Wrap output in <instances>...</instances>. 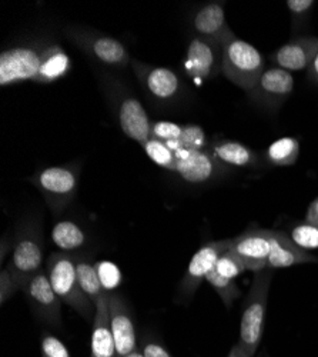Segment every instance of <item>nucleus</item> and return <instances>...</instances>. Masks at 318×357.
Wrapping results in <instances>:
<instances>
[{
    "label": "nucleus",
    "instance_id": "1",
    "mask_svg": "<svg viewBox=\"0 0 318 357\" xmlns=\"http://www.w3.org/2000/svg\"><path fill=\"white\" fill-rule=\"evenodd\" d=\"M46 273L62 303L76 310L86 320H95L96 305L86 296L79 283L72 253H51L46 263Z\"/></svg>",
    "mask_w": 318,
    "mask_h": 357
},
{
    "label": "nucleus",
    "instance_id": "2",
    "mask_svg": "<svg viewBox=\"0 0 318 357\" xmlns=\"http://www.w3.org/2000/svg\"><path fill=\"white\" fill-rule=\"evenodd\" d=\"M271 279V269L254 273V279L244 303L237 346L250 357H253V354L257 351V347L263 337Z\"/></svg>",
    "mask_w": 318,
    "mask_h": 357
},
{
    "label": "nucleus",
    "instance_id": "3",
    "mask_svg": "<svg viewBox=\"0 0 318 357\" xmlns=\"http://www.w3.org/2000/svg\"><path fill=\"white\" fill-rule=\"evenodd\" d=\"M45 243L36 222H22L17 226L13 250L6 269L17 282L20 290L43 271Z\"/></svg>",
    "mask_w": 318,
    "mask_h": 357
},
{
    "label": "nucleus",
    "instance_id": "4",
    "mask_svg": "<svg viewBox=\"0 0 318 357\" xmlns=\"http://www.w3.org/2000/svg\"><path fill=\"white\" fill-rule=\"evenodd\" d=\"M264 70L263 54L250 43L236 36L223 46L221 73L247 93Z\"/></svg>",
    "mask_w": 318,
    "mask_h": 357
},
{
    "label": "nucleus",
    "instance_id": "5",
    "mask_svg": "<svg viewBox=\"0 0 318 357\" xmlns=\"http://www.w3.org/2000/svg\"><path fill=\"white\" fill-rule=\"evenodd\" d=\"M79 178V166L62 165L42 169L32 177V182L43 195L51 213L61 216L76 197Z\"/></svg>",
    "mask_w": 318,
    "mask_h": 357
},
{
    "label": "nucleus",
    "instance_id": "6",
    "mask_svg": "<svg viewBox=\"0 0 318 357\" xmlns=\"http://www.w3.org/2000/svg\"><path fill=\"white\" fill-rule=\"evenodd\" d=\"M65 35L99 63L113 68H125L132 63L130 54L125 45L113 36L83 27H67Z\"/></svg>",
    "mask_w": 318,
    "mask_h": 357
},
{
    "label": "nucleus",
    "instance_id": "7",
    "mask_svg": "<svg viewBox=\"0 0 318 357\" xmlns=\"http://www.w3.org/2000/svg\"><path fill=\"white\" fill-rule=\"evenodd\" d=\"M109 87V95L113 96V107L123 133L140 144L146 143L152 137V122L146 110L120 84L110 83Z\"/></svg>",
    "mask_w": 318,
    "mask_h": 357
},
{
    "label": "nucleus",
    "instance_id": "8",
    "mask_svg": "<svg viewBox=\"0 0 318 357\" xmlns=\"http://www.w3.org/2000/svg\"><path fill=\"white\" fill-rule=\"evenodd\" d=\"M45 46H19L0 54V84L3 87L17 82L35 80L42 62Z\"/></svg>",
    "mask_w": 318,
    "mask_h": 357
},
{
    "label": "nucleus",
    "instance_id": "9",
    "mask_svg": "<svg viewBox=\"0 0 318 357\" xmlns=\"http://www.w3.org/2000/svg\"><path fill=\"white\" fill-rule=\"evenodd\" d=\"M35 316L45 324L61 327L62 301L51 287L46 269L39 272L23 289Z\"/></svg>",
    "mask_w": 318,
    "mask_h": 357
},
{
    "label": "nucleus",
    "instance_id": "10",
    "mask_svg": "<svg viewBox=\"0 0 318 357\" xmlns=\"http://www.w3.org/2000/svg\"><path fill=\"white\" fill-rule=\"evenodd\" d=\"M273 246V230L248 229L233 237L230 250L241 259L246 269L254 273L267 269L269 256Z\"/></svg>",
    "mask_w": 318,
    "mask_h": 357
},
{
    "label": "nucleus",
    "instance_id": "11",
    "mask_svg": "<svg viewBox=\"0 0 318 357\" xmlns=\"http://www.w3.org/2000/svg\"><path fill=\"white\" fill-rule=\"evenodd\" d=\"M231 242H233V239L210 242L205 246H201L194 253L189 263L187 272L184 273L179 284V294L182 299H191L197 289L200 287L201 282L206 280V276L216 267L218 257L230 249Z\"/></svg>",
    "mask_w": 318,
    "mask_h": 357
},
{
    "label": "nucleus",
    "instance_id": "12",
    "mask_svg": "<svg viewBox=\"0 0 318 357\" xmlns=\"http://www.w3.org/2000/svg\"><path fill=\"white\" fill-rule=\"evenodd\" d=\"M132 68L144 91L154 100L160 103H170L180 96L183 83L175 70L150 66L140 61H132Z\"/></svg>",
    "mask_w": 318,
    "mask_h": 357
},
{
    "label": "nucleus",
    "instance_id": "13",
    "mask_svg": "<svg viewBox=\"0 0 318 357\" xmlns=\"http://www.w3.org/2000/svg\"><path fill=\"white\" fill-rule=\"evenodd\" d=\"M294 91V77L290 72L271 66L263 72L258 82L247 93L257 103L270 109L281 106Z\"/></svg>",
    "mask_w": 318,
    "mask_h": 357
},
{
    "label": "nucleus",
    "instance_id": "14",
    "mask_svg": "<svg viewBox=\"0 0 318 357\" xmlns=\"http://www.w3.org/2000/svg\"><path fill=\"white\" fill-rule=\"evenodd\" d=\"M221 61H223V47L193 36L189 42L186 59H184V70L187 76L198 80H207L216 77L221 73Z\"/></svg>",
    "mask_w": 318,
    "mask_h": 357
},
{
    "label": "nucleus",
    "instance_id": "15",
    "mask_svg": "<svg viewBox=\"0 0 318 357\" xmlns=\"http://www.w3.org/2000/svg\"><path fill=\"white\" fill-rule=\"evenodd\" d=\"M107 302L110 326L114 336L116 347H118L119 357H123L132 353L133 350L138 349L134 320L127 303L119 293L109 291Z\"/></svg>",
    "mask_w": 318,
    "mask_h": 357
},
{
    "label": "nucleus",
    "instance_id": "16",
    "mask_svg": "<svg viewBox=\"0 0 318 357\" xmlns=\"http://www.w3.org/2000/svg\"><path fill=\"white\" fill-rule=\"evenodd\" d=\"M176 173H179L187 183H207L223 170L221 163L210 153L209 149H205V151L182 149V151L176 152Z\"/></svg>",
    "mask_w": 318,
    "mask_h": 357
},
{
    "label": "nucleus",
    "instance_id": "17",
    "mask_svg": "<svg viewBox=\"0 0 318 357\" xmlns=\"http://www.w3.org/2000/svg\"><path fill=\"white\" fill-rule=\"evenodd\" d=\"M191 29L194 36L213 42L218 46H224L236 35L231 32V29L225 20V12L220 3H207L193 16Z\"/></svg>",
    "mask_w": 318,
    "mask_h": 357
},
{
    "label": "nucleus",
    "instance_id": "18",
    "mask_svg": "<svg viewBox=\"0 0 318 357\" xmlns=\"http://www.w3.org/2000/svg\"><path fill=\"white\" fill-rule=\"evenodd\" d=\"M317 54L318 38H299L278 47L271 56V62L274 66L290 73L308 70Z\"/></svg>",
    "mask_w": 318,
    "mask_h": 357
},
{
    "label": "nucleus",
    "instance_id": "19",
    "mask_svg": "<svg viewBox=\"0 0 318 357\" xmlns=\"http://www.w3.org/2000/svg\"><path fill=\"white\" fill-rule=\"evenodd\" d=\"M303 263H318V257L299 248L287 233L273 230V246L267 269H285Z\"/></svg>",
    "mask_w": 318,
    "mask_h": 357
},
{
    "label": "nucleus",
    "instance_id": "20",
    "mask_svg": "<svg viewBox=\"0 0 318 357\" xmlns=\"http://www.w3.org/2000/svg\"><path fill=\"white\" fill-rule=\"evenodd\" d=\"M109 294V291H107ZM107 294L96 303V316L92 331V354L90 357H119L109 317Z\"/></svg>",
    "mask_w": 318,
    "mask_h": 357
},
{
    "label": "nucleus",
    "instance_id": "21",
    "mask_svg": "<svg viewBox=\"0 0 318 357\" xmlns=\"http://www.w3.org/2000/svg\"><path fill=\"white\" fill-rule=\"evenodd\" d=\"M210 153L221 163L236 167L258 165V156L246 144L236 140H220L209 147Z\"/></svg>",
    "mask_w": 318,
    "mask_h": 357
},
{
    "label": "nucleus",
    "instance_id": "22",
    "mask_svg": "<svg viewBox=\"0 0 318 357\" xmlns=\"http://www.w3.org/2000/svg\"><path fill=\"white\" fill-rule=\"evenodd\" d=\"M70 57L59 45H50L45 46L40 69L33 80L35 83L49 84L57 79L63 77L70 70Z\"/></svg>",
    "mask_w": 318,
    "mask_h": 357
},
{
    "label": "nucleus",
    "instance_id": "23",
    "mask_svg": "<svg viewBox=\"0 0 318 357\" xmlns=\"http://www.w3.org/2000/svg\"><path fill=\"white\" fill-rule=\"evenodd\" d=\"M72 255L74 259L79 283L83 291L86 293V296H88L89 299L96 305L109 291L103 286V282L97 272V267L95 266V263L88 255H83V253H72Z\"/></svg>",
    "mask_w": 318,
    "mask_h": 357
},
{
    "label": "nucleus",
    "instance_id": "24",
    "mask_svg": "<svg viewBox=\"0 0 318 357\" xmlns=\"http://www.w3.org/2000/svg\"><path fill=\"white\" fill-rule=\"evenodd\" d=\"M51 241L62 252L72 253L88 243V234L73 220L57 222L51 230Z\"/></svg>",
    "mask_w": 318,
    "mask_h": 357
},
{
    "label": "nucleus",
    "instance_id": "25",
    "mask_svg": "<svg viewBox=\"0 0 318 357\" xmlns=\"http://www.w3.org/2000/svg\"><path fill=\"white\" fill-rule=\"evenodd\" d=\"M300 155V143L296 137H281L271 143L266 158L273 166H293Z\"/></svg>",
    "mask_w": 318,
    "mask_h": 357
},
{
    "label": "nucleus",
    "instance_id": "26",
    "mask_svg": "<svg viewBox=\"0 0 318 357\" xmlns=\"http://www.w3.org/2000/svg\"><path fill=\"white\" fill-rule=\"evenodd\" d=\"M144 152H146V155L160 167L166 169V170H170V172H176V165H177V156H176V152L173 151V149L161 142V140H157L154 137H150L146 143L141 144Z\"/></svg>",
    "mask_w": 318,
    "mask_h": 357
},
{
    "label": "nucleus",
    "instance_id": "27",
    "mask_svg": "<svg viewBox=\"0 0 318 357\" xmlns=\"http://www.w3.org/2000/svg\"><path fill=\"white\" fill-rule=\"evenodd\" d=\"M288 236L299 248L304 250L318 249V225L307 220L299 222L292 227Z\"/></svg>",
    "mask_w": 318,
    "mask_h": 357
},
{
    "label": "nucleus",
    "instance_id": "28",
    "mask_svg": "<svg viewBox=\"0 0 318 357\" xmlns=\"http://www.w3.org/2000/svg\"><path fill=\"white\" fill-rule=\"evenodd\" d=\"M206 280L210 283V286L217 291V294L221 297L223 303L230 307L231 303L234 302V299L240 296V289L236 284L234 280L231 279H225L223 276H220L216 269H213L207 276Z\"/></svg>",
    "mask_w": 318,
    "mask_h": 357
},
{
    "label": "nucleus",
    "instance_id": "29",
    "mask_svg": "<svg viewBox=\"0 0 318 357\" xmlns=\"http://www.w3.org/2000/svg\"><path fill=\"white\" fill-rule=\"evenodd\" d=\"M214 269L220 276H223L225 279H231V280L237 279L247 271L241 259L239 256H236L230 249L218 257Z\"/></svg>",
    "mask_w": 318,
    "mask_h": 357
},
{
    "label": "nucleus",
    "instance_id": "30",
    "mask_svg": "<svg viewBox=\"0 0 318 357\" xmlns=\"http://www.w3.org/2000/svg\"><path fill=\"white\" fill-rule=\"evenodd\" d=\"M168 146L175 152L182 151V149H186V151H205L206 135L203 129L198 126H184V133L180 142Z\"/></svg>",
    "mask_w": 318,
    "mask_h": 357
},
{
    "label": "nucleus",
    "instance_id": "31",
    "mask_svg": "<svg viewBox=\"0 0 318 357\" xmlns=\"http://www.w3.org/2000/svg\"><path fill=\"white\" fill-rule=\"evenodd\" d=\"M184 133V126L173 122H152V137L161 140L167 144H175L180 142Z\"/></svg>",
    "mask_w": 318,
    "mask_h": 357
},
{
    "label": "nucleus",
    "instance_id": "32",
    "mask_svg": "<svg viewBox=\"0 0 318 357\" xmlns=\"http://www.w3.org/2000/svg\"><path fill=\"white\" fill-rule=\"evenodd\" d=\"M40 351L42 357H70L67 347L56 336L47 332L42 333Z\"/></svg>",
    "mask_w": 318,
    "mask_h": 357
},
{
    "label": "nucleus",
    "instance_id": "33",
    "mask_svg": "<svg viewBox=\"0 0 318 357\" xmlns=\"http://www.w3.org/2000/svg\"><path fill=\"white\" fill-rule=\"evenodd\" d=\"M17 290H20L17 282L5 267L0 273V302L2 305H5Z\"/></svg>",
    "mask_w": 318,
    "mask_h": 357
},
{
    "label": "nucleus",
    "instance_id": "34",
    "mask_svg": "<svg viewBox=\"0 0 318 357\" xmlns=\"http://www.w3.org/2000/svg\"><path fill=\"white\" fill-rule=\"evenodd\" d=\"M138 347L144 357H173L160 342L152 337H143Z\"/></svg>",
    "mask_w": 318,
    "mask_h": 357
},
{
    "label": "nucleus",
    "instance_id": "35",
    "mask_svg": "<svg viewBox=\"0 0 318 357\" xmlns=\"http://www.w3.org/2000/svg\"><path fill=\"white\" fill-rule=\"evenodd\" d=\"M288 10H290L292 16H293V20H304L308 13L311 12V9L314 8L315 2L314 0H288V2L285 3Z\"/></svg>",
    "mask_w": 318,
    "mask_h": 357
},
{
    "label": "nucleus",
    "instance_id": "36",
    "mask_svg": "<svg viewBox=\"0 0 318 357\" xmlns=\"http://www.w3.org/2000/svg\"><path fill=\"white\" fill-rule=\"evenodd\" d=\"M305 220L314 225H318V197L314 199L311 202V204L308 206V211L305 215Z\"/></svg>",
    "mask_w": 318,
    "mask_h": 357
},
{
    "label": "nucleus",
    "instance_id": "37",
    "mask_svg": "<svg viewBox=\"0 0 318 357\" xmlns=\"http://www.w3.org/2000/svg\"><path fill=\"white\" fill-rule=\"evenodd\" d=\"M308 77L311 82H314L315 84H318V54L315 56L314 62L311 63V66L308 68Z\"/></svg>",
    "mask_w": 318,
    "mask_h": 357
},
{
    "label": "nucleus",
    "instance_id": "38",
    "mask_svg": "<svg viewBox=\"0 0 318 357\" xmlns=\"http://www.w3.org/2000/svg\"><path fill=\"white\" fill-rule=\"evenodd\" d=\"M228 357H250V356H247L237 344L231 349V351H230V354H228Z\"/></svg>",
    "mask_w": 318,
    "mask_h": 357
},
{
    "label": "nucleus",
    "instance_id": "39",
    "mask_svg": "<svg viewBox=\"0 0 318 357\" xmlns=\"http://www.w3.org/2000/svg\"><path fill=\"white\" fill-rule=\"evenodd\" d=\"M123 357H144V354H143V351H141L140 347H138V349L133 350L132 353H129V354H126V356H123Z\"/></svg>",
    "mask_w": 318,
    "mask_h": 357
}]
</instances>
